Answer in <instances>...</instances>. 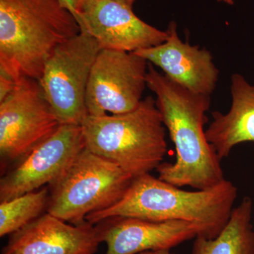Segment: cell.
Segmentation results:
<instances>
[{
  "mask_svg": "<svg viewBox=\"0 0 254 254\" xmlns=\"http://www.w3.org/2000/svg\"><path fill=\"white\" fill-rule=\"evenodd\" d=\"M80 33L60 0H0V71L38 81L54 50Z\"/></svg>",
  "mask_w": 254,
  "mask_h": 254,
  "instance_id": "cell-3",
  "label": "cell"
},
{
  "mask_svg": "<svg viewBox=\"0 0 254 254\" xmlns=\"http://www.w3.org/2000/svg\"><path fill=\"white\" fill-rule=\"evenodd\" d=\"M133 177L85 148L50 188L47 213L73 225L118 201Z\"/></svg>",
  "mask_w": 254,
  "mask_h": 254,
  "instance_id": "cell-5",
  "label": "cell"
},
{
  "mask_svg": "<svg viewBox=\"0 0 254 254\" xmlns=\"http://www.w3.org/2000/svg\"><path fill=\"white\" fill-rule=\"evenodd\" d=\"M85 148L81 125H60L48 139L5 172L0 180V202L52 186Z\"/></svg>",
  "mask_w": 254,
  "mask_h": 254,
  "instance_id": "cell-9",
  "label": "cell"
},
{
  "mask_svg": "<svg viewBox=\"0 0 254 254\" xmlns=\"http://www.w3.org/2000/svg\"><path fill=\"white\" fill-rule=\"evenodd\" d=\"M101 50L96 40L81 32L60 45L47 60L38 82L60 125H81L88 115L87 86Z\"/></svg>",
  "mask_w": 254,
  "mask_h": 254,
  "instance_id": "cell-6",
  "label": "cell"
},
{
  "mask_svg": "<svg viewBox=\"0 0 254 254\" xmlns=\"http://www.w3.org/2000/svg\"><path fill=\"white\" fill-rule=\"evenodd\" d=\"M60 1L65 7L67 8L72 13L76 19L86 0H60Z\"/></svg>",
  "mask_w": 254,
  "mask_h": 254,
  "instance_id": "cell-18",
  "label": "cell"
},
{
  "mask_svg": "<svg viewBox=\"0 0 254 254\" xmlns=\"http://www.w3.org/2000/svg\"><path fill=\"white\" fill-rule=\"evenodd\" d=\"M100 244L95 225H73L46 213L10 235L1 254H95Z\"/></svg>",
  "mask_w": 254,
  "mask_h": 254,
  "instance_id": "cell-13",
  "label": "cell"
},
{
  "mask_svg": "<svg viewBox=\"0 0 254 254\" xmlns=\"http://www.w3.org/2000/svg\"><path fill=\"white\" fill-rule=\"evenodd\" d=\"M253 201L245 196L232 210L226 225L213 239L197 236L192 254H254V231L252 215Z\"/></svg>",
  "mask_w": 254,
  "mask_h": 254,
  "instance_id": "cell-15",
  "label": "cell"
},
{
  "mask_svg": "<svg viewBox=\"0 0 254 254\" xmlns=\"http://www.w3.org/2000/svg\"><path fill=\"white\" fill-rule=\"evenodd\" d=\"M81 32L93 37L102 49L133 53L159 46L164 31L138 18L132 7L113 0H86L76 17Z\"/></svg>",
  "mask_w": 254,
  "mask_h": 254,
  "instance_id": "cell-10",
  "label": "cell"
},
{
  "mask_svg": "<svg viewBox=\"0 0 254 254\" xmlns=\"http://www.w3.org/2000/svg\"><path fill=\"white\" fill-rule=\"evenodd\" d=\"M168 32V39L162 44L133 53L161 68L165 76L192 93L210 96L220 73L211 53L182 41L174 21Z\"/></svg>",
  "mask_w": 254,
  "mask_h": 254,
  "instance_id": "cell-12",
  "label": "cell"
},
{
  "mask_svg": "<svg viewBox=\"0 0 254 254\" xmlns=\"http://www.w3.org/2000/svg\"><path fill=\"white\" fill-rule=\"evenodd\" d=\"M16 82L9 75L0 71V101L11 93L14 88Z\"/></svg>",
  "mask_w": 254,
  "mask_h": 254,
  "instance_id": "cell-17",
  "label": "cell"
},
{
  "mask_svg": "<svg viewBox=\"0 0 254 254\" xmlns=\"http://www.w3.org/2000/svg\"><path fill=\"white\" fill-rule=\"evenodd\" d=\"M81 126L87 149L133 178L157 170L168 151L165 127L152 96L127 113L87 115Z\"/></svg>",
  "mask_w": 254,
  "mask_h": 254,
  "instance_id": "cell-4",
  "label": "cell"
},
{
  "mask_svg": "<svg viewBox=\"0 0 254 254\" xmlns=\"http://www.w3.org/2000/svg\"><path fill=\"white\" fill-rule=\"evenodd\" d=\"M148 62L134 53L102 49L92 67L86 107L90 116L131 111L147 86Z\"/></svg>",
  "mask_w": 254,
  "mask_h": 254,
  "instance_id": "cell-8",
  "label": "cell"
},
{
  "mask_svg": "<svg viewBox=\"0 0 254 254\" xmlns=\"http://www.w3.org/2000/svg\"><path fill=\"white\" fill-rule=\"evenodd\" d=\"M230 92V110L225 114L213 112V122L205 130L220 160L227 158L237 145L254 142V85L240 73H234Z\"/></svg>",
  "mask_w": 254,
  "mask_h": 254,
  "instance_id": "cell-14",
  "label": "cell"
},
{
  "mask_svg": "<svg viewBox=\"0 0 254 254\" xmlns=\"http://www.w3.org/2000/svg\"><path fill=\"white\" fill-rule=\"evenodd\" d=\"M60 123L38 80L22 78L0 101L1 169L17 163L57 131Z\"/></svg>",
  "mask_w": 254,
  "mask_h": 254,
  "instance_id": "cell-7",
  "label": "cell"
},
{
  "mask_svg": "<svg viewBox=\"0 0 254 254\" xmlns=\"http://www.w3.org/2000/svg\"><path fill=\"white\" fill-rule=\"evenodd\" d=\"M137 254H175L172 253L170 250H154V251H147V252H141V253Z\"/></svg>",
  "mask_w": 254,
  "mask_h": 254,
  "instance_id": "cell-19",
  "label": "cell"
},
{
  "mask_svg": "<svg viewBox=\"0 0 254 254\" xmlns=\"http://www.w3.org/2000/svg\"><path fill=\"white\" fill-rule=\"evenodd\" d=\"M237 193V187L227 180L208 190L190 191L145 174L133 179L117 203L90 214L86 220L94 225L115 217L182 220L198 224L204 229L205 237L213 239L228 222Z\"/></svg>",
  "mask_w": 254,
  "mask_h": 254,
  "instance_id": "cell-2",
  "label": "cell"
},
{
  "mask_svg": "<svg viewBox=\"0 0 254 254\" xmlns=\"http://www.w3.org/2000/svg\"><path fill=\"white\" fill-rule=\"evenodd\" d=\"M100 242L108 247L106 254H137L147 251L168 250L195 238L205 237L203 227L182 220L153 222L115 217L96 224Z\"/></svg>",
  "mask_w": 254,
  "mask_h": 254,
  "instance_id": "cell-11",
  "label": "cell"
},
{
  "mask_svg": "<svg viewBox=\"0 0 254 254\" xmlns=\"http://www.w3.org/2000/svg\"><path fill=\"white\" fill-rule=\"evenodd\" d=\"M146 83L156 95L157 108L176 150L174 163H162L157 168L158 178L196 190H208L223 182L221 160L204 129L210 96L192 93L149 63Z\"/></svg>",
  "mask_w": 254,
  "mask_h": 254,
  "instance_id": "cell-1",
  "label": "cell"
},
{
  "mask_svg": "<svg viewBox=\"0 0 254 254\" xmlns=\"http://www.w3.org/2000/svg\"><path fill=\"white\" fill-rule=\"evenodd\" d=\"M113 1H118L119 3H121V4L127 5V6L133 8V5L136 0H113Z\"/></svg>",
  "mask_w": 254,
  "mask_h": 254,
  "instance_id": "cell-20",
  "label": "cell"
},
{
  "mask_svg": "<svg viewBox=\"0 0 254 254\" xmlns=\"http://www.w3.org/2000/svg\"><path fill=\"white\" fill-rule=\"evenodd\" d=\"M49 187L0 202V237L10 235L47 213Z\"/></svg>",
  "mask_w": 254,
  "mask_h": 254,
  "instance_id": "cell-16",
  "label": "cell"
}]
</instances>
